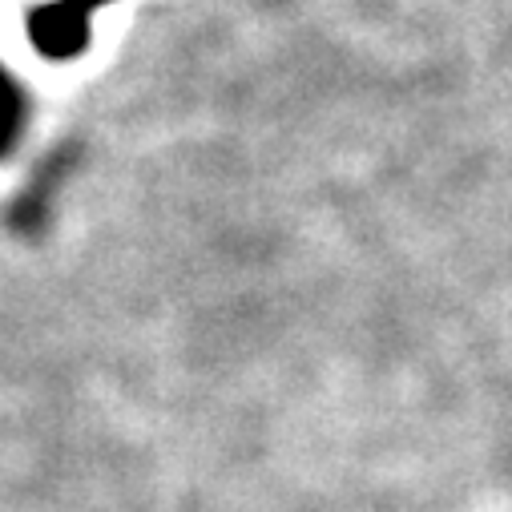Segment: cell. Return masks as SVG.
<instances>
[{
    "instance_id": "7a4b0ae2",
    "label": "cell",
    "mask_w": 512,
    "mask_h": 512,
    "mask_svg": "<svg viewBox=\"0 0 512 512\" xmlns=\"http://www.w3.org/2000/svg\"><path fill=\"white\" fill-rule=\"evenodd\" d=\"M73 5H77V9H85V13H89V9H97V5H105V0H73Z\"/></svg>"
},
{
    "instance_id": "6da1fadb",
    "label": "cell",
    "mask_w": 512,
    "mask_h": 512,
    "mask_svg": "<svg viewBox=\"0 0 512 512\" xmlns=\"http://www.w3.org/2000/svg\"><path fill=\"white\" fill-rule=\"evenodd\" d=\"M29 29H33V41L53 57H73L89 41V17H85V9L73 5V0H61V5L33 13Z\"/></svg>"
}]
</instances>
